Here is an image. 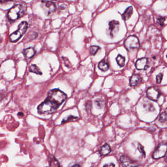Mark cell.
<instances>
[{
    "label": "cell",
    "instance_id": "6da1fadb",
    "mask_svg": "<svg viewBox=\"0 0 167 167\" xmlns=\"http://www.w3.org/2000/svg\"><path fill=\"white\" fill-rule=\"evenodd\" d=\"M67 98L66 94L60 89L51 90L48 92L45 100L37 107L38 112L44 115L52 114L58 109Z\"/></svg>",
    "mask_w": 167,
    "mask_h": 167
},
{
    "label": "cell",
    "instance_id": "7a4b0ae2",
    "mask_svg": "<svg viewBox=\"0 0 167 167\" xmlns=\"http://www.w3.org/2000/svg\"><path fill=\"white\" fill-rule=\"evenodd\" d=\"M26 8L21 4H17L14 5L9 10L8 18L11 21H15L20 18L25 14Z\"/></svg>",
    "mask_w": 167,
    "mask_h": 167
},
{
    "label": "cell",
    "instance_id": "3957f363",
    "mask_svg": "<svg viewBox=\"0 0 167 167\" xmlns=\"http://www.w3.org/2000/svg\"><path fill=\"white\" fill-rule=\"evenodd\" d=\"M28 28V24L26 21H23L19 25L18 30L11 34L9 36V40L10 42L15 43L22 37L26 33Z\"/></svg>",
    "mask_w": 167,
    "mask_h": 167
},
{
    "label": "cell",
    "instance_id": "277c9868",
    "mask_svg": "<svg viewBox=\"0 0 167 167\" xmlns=\"http://www.w3.org/2000/svg\"><path fill=\"white\" fill-rule=\"evenodd\" d=\"M124 46L129 51L137 50L140 47V42L136 36L130 35L125 39L124 42Z\"/></svg>",
    "mask_w": 167,
    "mask_h": 167
},
{
    "label": "cell",
    "instance_id": "5b68a950",
    "mask_svg": "<svg viewBox=\"0 0 167 167\" xmlns=\"http://www.w3.org/2000/svg\"><path fill=\"white\" fill-rule=\"evenodd\" d=\"M121 163L124 167H137L139 166L137 161L130 158L125 155H122L120 158Z\"/></svg>",
    "mask_w": 167,
    "mask_h": 167
},
{
    "label": "cell",
    "instance_id": "8992f818",
    "mask_svg": "<svg viewBox=\"0 0 167 167\" xmlns=\"http://www.w3.org/2000/svg\"><path fill=\"white\" fill-rule=\"evenodd\" d=\"M167 147V144L164 143L160 144L155 150L152 154V157L155 159H158L164 157L166 154Z\"/></svg>",
    "mask_w": 167,
    "mask_h": 167
},
{
    "label": "cell",
    "instance_id": "52a82bcc",
    "mask_svg": "<svg viewBox=\"0 0 167 167\" xmlns=\"http://www.w3.org/2000/svg\"><path fill=\"white\" fill-rule=\"evenodd\" d=\"M42 6L45 13L47 15L55 13L56 10V5L55 3L51 1H42Z\"/></svg>",
    "mask_w": 167,
    "mask_h": 167
},
{
    "label": "cell",
    "instance_id": "ba28073f",
    "mask_svg": "<svg viewBox=\"0 0 167 167\" xmlns=\"http://www.w3.org/2000/svg\"><path fill=\"white\" fill-rule=\"evenodd\" d=\"M147 96L151 100L156 102L159 98L160 93L158 89L155 87H151L147 91Z\"/></svg>",
    "mask_w": 167,
    "mask_h": 167
},
{
    "label": "cell",
    "instance_id": "9c48e42d",
    "mask_svg": "<svg viewBox=\"0 0 167 167\" xmlns=\"http://www.w3.org/2000/svg\"><path fill=\"white\" fill-rule=\"evenodd\" d=\"M120 29V23L116 20L110 21L109 23V34L111 38H113L116 35Z\"/></svg>",
    "mask_w": 167,
    "mask_h": 167
},
{
    "label": "cell",
    "instance_id": "30bf717a",
    "mask_svg": "<svg viewBox=\"0 0 167 167\" xmlns=\"http://www.w3.org/2000/svg\"><path fill=\"white\" fill-rule=\"evenodd\" d=\"M147 63H148V60L147 58L145 57L140 58L135 63V67L136 69L139 70H146L149 67Z\"/></svg>",
    "mask_w": 167,
    "mask_h": 167
},
{
    "label": "cell",
    "instance_id": "8fae6325",
    "mask_svg": "<svg viewBox=\"0 0 167 167\" xmlns=\"http://www.w3.org/2000/svg\"><path fill=\"white\" fill-rule=\"evenodd\" d=\"M142 78L139 74H134L131 76L130 79V85L134 87L141 84Z\"/></svg>",
    "mask_w": 167,
    "mask_h": 167
},
{
    "label": "cell",
    "instance_id": "7c38bea8",
    "mask_svg": "<svg viewBox=\"0 0 167 167\" xmlns=\"http://www.w3.org/2000/svg\"><path fill=\"white\" fill-rule=\"evenodd\" d=\"M36 53V51L33 48L30 47L28 48L25 49L23 51L24 56L27 59H30L32 58Z\"/></svg>",
    "mask_w": 167,
    "mask_h": 167
},
{
    "label": "cell",
    "instance_id": "4fadbf2b",
    "mask_svg": "<svg viewBox=\"0 0 167 167\" xmlns=\"http://www.w3.org/2000/svg\"><path fill=\"white\" fill-rule=\"evenodd\" d=\"M133 13V6H129L126 9L125 13L122 14V18L125 21L129 20Z\"/></svg>",
    "mask_w": 167,
    "mask_h": 167
},
{
    "label": "cell",
    "instance_id": "5bb4252c",
    "mask_svg": "<svg viewBox=\"0 0 167 167\" xmlns=\"http://www.w3.org/2000/svg\"><path fill=\"white\" fill-rule=\"evenodd\" d=\"M111 151V149L110 146L108 144H105L100 148V154L102 155H107L110 154Z\"/></svg>",
    "mask_w": 167,
    "mask_h": 167
},
{
    "label": "cell",
    "instance_id": "9a60e30c",
    "mask_svg": "<svg viewBox=\"0 0 167 167\" xmlns=\"http://www.w3.org/2000/svg\"><path fill=\"white\" fill-rule=\"evenodd\" d=\"M98 67L100 70L103 72H105L109 69V66L108 63L106 62L104 60L100 61L98 64Z\"/></svg>",
    "mask_w": 167,
    "mask_h": 167
},
{
    "label": "cell",
    "instance_id": "2e32d148",
    "mask_svg": "<svg viewBox=\"0 0 167 167\" xmlns=\"http://www.w3.org/2000/svg\"><path fill=\"white\" fill-rule=\"evenodd\" d=\"M29 70L30 72L35 73L38 75H41L42 74V72L37 65L35 64H32L29 67Z\"/></svg>",
    "mask_w": 167,
    "mask_h": 167
},
{
    "label": "cell",
    "instance_id": "e0dca14e",
    "mask_svg": "<svg viewBox=\"0 0 167 167\" xmlns=\"http://www.w3.org/2000/svg\"><path fill=\"white\" fill-rule=\"evenodd\" d=\"M125 59L124 56L121 55L118 56L116 58V61L117 64L121 67H124L125 63Z\"/></svg>",
    "mask_w": 167,
    "mask_h": 167
},
{
    "label": "cell",
    "instance_id": "ac0fdd59",
    "mask_svg": "<svg viewBox=\"0 0 167 167\" xmlns=\"http://www.w3.org/2000/svg\"><path fill=\"white\" fill-rule=\"evenodd\" d=\"M100 49V47L99 46H91L90 48V53L92 56H95L96 53H97L99 50Z\"/></svg>",
    "mask_w": 167,
    "mask_h": 167
},
{
    "label": "cell",
    "instance_id": "d6986e66",
    "mask_svg": "<svg viewBox=\"0 0 167 167\" xmlns=\"http://www.w3.org/2000/svg\"><path fill=\"white\" fill-rule=\"evenodd\" d=\"M95 105L98 108H102L104 107V102L102 100L98 99L95 100Z\"/></svg>",
    "mask_w": 167,
    "mask_h": 167
},
{
    "label": "cell",
    "instance_id": "ffe728a7",
    "mask_svg": "<svg viewBox=\"0 0 167 167\" xmlns=\"http://www.w3.org/2000/svg\"><path fill=\"white\" fill-rule=\"evenodd\" d=\"M159 121L161 123H166V121H167V113L166 112L162 113L161 115H160Z\"/></svg>",
    "mask_w": 167,
    "mask_h": 167
},
{
    "label": "cell",
    "instance_id": "44dd1931",
    "mask_svg": "<svg viewBox=\"0 0 167 167\" xmlns=\"http://www.w3.org/2000/svg\"><path fill=\"white\" fill-rule=\"evenodd\" d=\"M50 167H60V164L55 157H53V158L51 159Z\"/></svg>",
    "mask_w": 167,
    "mask_h": 167
},
{
    "label": "cell",
    "instance_id": "7402d4cb",
    "mask_svg": "<svg viewBox=\"0 0 167 167\" xmlns=\"http://www.w3.org/2000/svg\"><path fill=\"white\" fill-rule=\"evenodd\" d=\"M78 119V118L77 117H74L73 116L71 115L70 116L68 117L66 119H63V120L62 121V123H66L67 122L71 121H74L77 120V119Z\"/></svg>",
    "mask_w": 167,
    "mask_h": 167
},
{
    "label": "cell",
    "instance_id": "603a6c76",
    "mask_svg": "<svg viewBox=\"0 0 167 167\" xmlns=\"http://www.w3.org/2000/svg\"><path fill=\"white\" fill-rule=\"evenodd\" d=\"M165 21H166V19H165L164 17H159L158 19H157V23L161 27L164 26Z\"/></svg>",
    "mask_w": 167,
    "mask_h": 167
},
{
    "label": "cell",
    "instance_id": "cb8c5ba5",
    "mask_svg": "<svg viewBox=\"0 0 167 167\" xmlns=\"http://www.w3.org/2000/svg\"><path fill=\"white\" fill-rule=\"evenodd\" d=\"M139 151L141 152V154H142L143 156L145 157L146 156V154H145V151H144V147L141 145V144H138V146Z\"/></svg>",
    "mask_w": 167,
    "mask_h": 167
},
{
    "label": "cell",
    "instance_id": "d4e9b609",
    "mask_svg": "<svg viewBox=\"0 0 167 167\" xmlns=\"http://www.w3.org/2000/svg\"><path fill=\"white\" fill-rule=\"evenodd\" d=\"M163 74H162V73L159 74L156 76V82H157L158 84H160V83H161V81H162V78H163Z\"/></svg>",
    "mask_w": 167,
    "mask_h": 167
},
{
    "label": "cell",
    "instance_id": "484cf974",
    "mask_svg": "<svg viewBox=\"0 0 167 167\" xmlns=\"http://www.w3.org/2000/svg\"><path fill=\"white\" fill-rule=\"evenodd\" d=\"M63 60L64 61L65 65L67 67H71V63L68 60V58H66V57H62Z\"/></svg>",
    "mask_w": 167,
    "mask_h": 167
},
{
    "label": "cell",
    "instance_id": "4316f807",
    "mask_svg": "<svg viewBox=\"0 0 167 167\" xmlns=\"http://www.w3.org/2000/svg\"><path fill=\"white\" fill-rule=\"evenodd\" d=\"M115 164L113 163L107 164L104 165L103 167H115Z\"/></svg>",
    "mask_w": 167,
    "mask_h": 167
},
{
    "label": "cell",
    "instance_id": "83f0119b",
    "mask_svg": "<svg viewBox=\"0 0 167 167\" xmlns=\"http://www.w3.org/2000/svg\"><path fill=\"white\" fill-rule=\"evenodd\" d=\"M71 167H80V165L78 164H76L74 165V166H72Z\"/></svg>",
    "mask_w": 167,
    "mask_h": 167
},
{
    "label": "cell",
    "instance_id": "f1b7e54d",
    "mask_svg": "<svg viewBox=\"0 0 167 167\" xmlns=\"http://www.w3.org/2000/svg\"><path fill=\"white\" fill-rule=\"evenodd\" d=\"M18 115H22V116H23V113L21 112H19V113L18 114Z\"/></svg>",
    "mask_w": 167,
    "mask_h": 167
}]
</instances>
